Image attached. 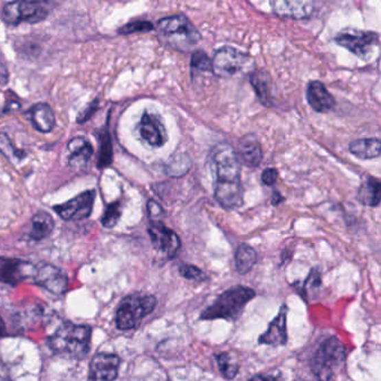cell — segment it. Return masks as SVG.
<instances>
[{
  "label": "cell",
  "instance_id": "obj_42",
  "mask_svg": "<svg viewBox=\"0 0 381 381\" xmlns=\"http://www.w3.org/2000/svg\"><path fill=\"white\" fill-rule=\"evenodd\" d=\"M0 381H3V378H1V380H0Z\"/></svg>",
  "mask_w": 381,
  "mask_h": 381
},
{
  "label": "cell",
  "instance_id": "obj_20",
  "mask_svg": "<svg viewBox=\"0 0 381 381\" xmlns=\"http://www.w3.org/2000/svg\"><path fill=\"white\" fill-rule=\"evenodd\" d=\"M67 149L69 151V164L76 169L86 165L94 152L90 140L83 136H76L69 140Z\"/></svg>",
  "mask_w": 381,
  "mask_h": 381
},
{
  "label": "cell",
  "instance_id": "obj_25",
  "mask_svg": "<svg viewBox=\"0 0 381 381\" xmlns=\"http://www.w3.org/2000/svg\"><path fill=\"white\" fill-rule=\"evenodd\" d=\"M381 185L379 180L375 177H368L361 185L358 197L362 204L368 206H378L380 203Z\"/></svg>",
  "mask_w": 381,
  "mask_h": 381
},
{
  "label": "cell",
  "instance_id": "obj_34",
  "mask_svg": "<svg viewBox=\"0 0 381 381\" xmlns=\"http://www.w3.org/2000/svg\"><path fill=\"white\" fill-rule=\"evenodd\" d=\"M179 272H181V277L186 278L188 280L203 281L206 278L204 272L194 265H181Z\"/></svg>",
  "mask_w": 381,
  "mask_h": 381
},
{
  "label": "cell",
  "instance_id": "obj_35",
  "mask_svg": "<svg viewBox=\"0 0 381 381\" xmlns=\"http://www.w3.org/2000/svg\"><path fill=\"white\" fill-rule=\"evenodd\" d=\"M99 101L95 99V101H92L86 108H85L83 112L78 116V124H83V123H86L87 121H90L91 117L93 116L94 114L96 113V110H99Z\"/></svg>",
  "mask_w": 381,
  "mask_h": 381
},
{
  "label": "cell",
  "instance_id": "obj_12",
  "mask_svg": "<svg viewBox=\"0 0 381 381\" xmlns=\"http://www.w3.org/2000/svg\"><path fill=\"white\" fill-rule=\"evenodd\" d=\"M148 233L150 236L153 247L165 254L168 258H174L181 247V238L172 231L165 227L160 220H150Z\"/></svg>",
  "mask_w": 381,
  "mask_h": 381
},
{
  "label": "cell",
  "instance_id": "obj_15",
  "mask_svg": "<svg viewBox=\"0 0 381 381\" xmlns=\"http://www.w3.org/2000/svg\"><path fill=\"white\" fill-rule=\"evenodd\" d=\"M138 128L142 140L152 147H161L168 140L165 125L156 114L144 112Z\"/></svg>",
  "mask_w": 381,
  "mask_h": 381
},
{
  "label": "cell",
  "instance_id": "obj_6",
  "mask_svg": "<svg viewBox=\"0 0 381 381\" xmlns=\"http://www.w3.org/2000/svg\"><path fill=\"white\" fill-rule=\"evenodd\" d=\"M156 307L157 299L153 295H128L117 308L115 317L117 329L122 331L135 329Z\"/></svg>",
  "mask_w": 381,
  "mask_h": 381
},
{
  "label": "cell",
  "instance_id": "obj_21",
  "mask_svg": "<svg viewBox=\"0 0 381 381\" xmlns=\"http://www.w3.org/2000/svg\"><path fill=\"white\" fill-rule=\"evenodd\" d=\"M236 155H238L240 163L245 164L247 167H258L263 158L261 144L258 143L256 137H243L238 143Z\"/></svg>",
  "mask_w": 381,
  "mask_h": 381
},
{
  "label": "cell",
  "instance_id": "obj_18",
  "mask_svg": "<svg viewBox=\"0 0 381 381\" xmlns=\"http://www.w3.org/2000/svg\"><path fill=\"white\" fill-rule=\"evenodd\" d=\"M306 99L310 106L318 113H327L336 105L334 96L331 95L323 84L319 81L309 83L306 90Z\"/></svg>",
  "mask_w": 381,
  "mask_h": 381
},
{
  "label": "cell",
  "instance_id": "obj_3",
  "mask_svg": "<svg viewBox=\"0 0 381 381\" xmlns=\"http://www.w3.org/2000/svg\"><path fill=\"white\" fill-rule=\"evenodd\" d=\"M255 291L247 286H233L222 292V295L213 301V304L201 313V320H215L224 319L235 321L243 313L246 304L255 298Z\"/></svg>",
  "mask_w": 381,
  "mask_h": 381
},
{
  "label": "cell",
  "instance_id": "obj_14",
  "mask_svg": "<svg viewBox=\"0 0 381 381\" xmlns=\"http://www.w3.org/2000/svg\"><path fill=\"white\" fill-rule=\"evenodd\" d=\"M120 358L115 354H96L91 360L89 379L91 381H115L119 375Z\"/></svg>",
  "mask_w": 381,
  "mask_h": 381
},
{
  "label": "cell",
  "instance_id": "obj_39",
  "mask_svg": "<svg viewBox=\"0 0 381 381\" xmlns=\"http://www.w3.org/2000/svg\"><path fill=\"white\" fill-rule=\"evenodd\" d=\"M8 79H10L8 69H7L6 66L3 65V64H0V84L1 85H6L8 83Z\"/></svg>",
  "mask_w": 381,
  "mask_h": 381
},
{
  "label": "cell",
  "instance_id": "obj_9",
  "mask_svg": "<svg viewBox=\"0 0 381 381\" xmlns=\"http://www.w3.org/2000/svg\"><path fill=\"white\" fill-rule=\"evenodd\" d=\"M95 197V190H87L67 202L53 206V210L64 221L85 220L92 214Z\"/></svg>",
  "mask_w": 381,
  "mask_h": 381
},
{
  "label": "cell",
  "instance_id": "obj_32",
  "mask_svg": "<svg viewBox=\"0 0 381 381\" xmlns=\"http://www.w3.org/2000/svg\"><path fill=\"white\" fill-rule=\"evenodd\" d=\"M152 29L153 25L149 21H135L122 26L119 29V34H121V35H131V34L148 33Z\"/></svg>",
  "mask_w": 381,
  "mask_h": 381
},
{
  "label": "cell",
  "instance_id": "obj_2",
  "mask_svg": "<svg viewBox=\"0 0 381 381\" xmlns=\"http://www.w3.org/2000/svg\"><path fill=\"white\" fill-rule=\"evenodd\" d=\"M92 328L64 322L51 334L47 343L51 352L63 357L82 359L90 352Z\"/></svg>",
  "mask_w": 381,
  "mask_h": 381
},
{
  "label": "cell",
  "instance_id": "obj_11",
  "mask_svg": "<svg viewBox=\"0 0 381 381\" xmlns=\"http://www.w3.org/2000/svg\"><path fill=\"white\" fill-rule=\"evenodd\" d=\"M34 282L53 295H63L69 288L67 274L56 265L47 262L36 265L33 277Z\"/></svg>",
  "mask_w": 381,
  "mask_h": 381
},
{
  "label": "cell",
  "instance_id": "obj_23",
  "mask_svg": "<svg viewBox=\"0 0 381 381\" xmlns=\"http://www.w3.org/2000/svg\"><path fill=\"white\" fill-rule=\"evenodd\" d=\"M381 143L379 138H360L349 145V151L362 160H371L380 155Z\"/></svg>",
  "mask_w": 381,
  "mask_h": 381
},
{
  "label": "cell",
  "instance_id": "obj_40",
  "mask_svg": "<svg viewBox=\"0 0 381 381\" xmlns=\"http://www.w3.org/2000/svg\"><path fill=\"white\" fill-rule=\"evenodd\" d=\"M249 381H279L277 378H274L272 376L257 375L254 376L252 379Z\"/></svg>",
  "mask_w": 381,
  "mask_h": 381
},
{
  "label": "cell",
  "instance_id": "obj_28",
  "mask_svg": "<svg viewBox=\"0 0 381 381\" xmlns=\"http://www.w3.org/2000/svg\"><path fill=\"white\" fill-rule=\"evenodd\" d=\"M192 167V161L186 154H174L165 164V171L172 177H179L186 174Z\"/></svg>",
  "mask_w": 381,
  "mask_h": 381
},
{
  "label": "cell",
  "instance_id": "obj_26",
  "mask_svg": "<svg viewBox=\"0 0 381 381\" xmlns=\"http://www.w3.org/2000/svg\"><path fill=\"white\" fill-rule=\"evenodd\" d=\"M270 76L263 71H255L251 75V84L255 90L259 101L264 105H270Z\"/></svg>",
  "mask_w": 381,
  "mask_h": 381
},
{
  "label": "cell",
  "instance_id": "obj_10",
  "mask_svg": "<svg viewBox=\"0 0 381 381\" xmlns=\"http://www.w3.org/2000/svg\"><path fill=\"white\" fill-rule=\"evenodd\" d=\"M249 57L236 48L225 46L215 53L211 60V72L218 77H231L246 65Z\"/></svg>",
  "mask_w": 381,
  "mask_h": 381
},
{
  "label": "cell",
  "instance_id": "obj_19",
  "mask_svg": "<svg viewBox=\"0 0 381 381\" xmlns=\"http://www.w3.org/2000/svg\"><path fill=\"white\" fill-rule=\"evenodd\" d=\"M26 115L34 128L41 133H51L56 125L54 110L46 103L33 105Z\"/></svg>",
  "mask_w": 381,
  "mask_h": 381
},
{
  "label": "cell",
  "instance_id": "obj_38",
  "mask_svg": "<svg viewBox=\"0 0 381 381\" xmlns=\"http://www.w3.org/2000/svg\"><path fill=\"white\" fill-rule=\"evenodd\" d=\"M277 179V169H273V167H270V169H266V170L262 174V181L265 185H273Z\"/></svg>",
  "mask_w": 381,
  "mask_h": 381
},
{
  "label": "cell",
  "instance_id": "obj_27",
  "mask_svg": "<svg viewBox=\"0 0 381 381\" xmlns=\"http://www.w3.org/2000/svg\"><path fill=\"white\" fill-rule=\"evenodd\" d=\"M235 263L238 273L246 274L252 270L256 263V252L252 247L249 245H240L236 251L235 256Z\"/></svg>",
  "mask_w": 381,
  "mask_h": 381
},
{
  "label": "cell",
  "instance_id": "obj_24",
  "mask_svg": "<svg viewBox=\"0 0 381 381\" xmlns=\"http://www.w3.org/2000/svg\"><path fill=\"white\" fill-rule=\"evenodd\" d=\"M99 158H97V167L105 169L110 167L113 161V144H112L111 134L108 131V124L99 133Z\"/></svg>",
  "mask_w": 381,
  "mask_h": 381
},
{
  "label": "cell",
  "instance_id": "obj_4",
  "mask_svg": "<svg viewBox=\"0 0 381 381\" xmlns=\"http://www.w3.org/2000/svg\"><path fill=\"white\" fill-rule=\"evenodd\" d=\"M157 29L163 40L177 51H190L201 40L198 29L186 16L174 15L160 19Z\"/></svg>",
  "mask_w": 381,
  "mask_h": 381
},
{
  "label": "cell",
  "instance_id": "obj_33",
  "mask_svg": "<svg viewBox=\"0 0 381 381\" xmlns=\"http://www.w3.org/2000/svg\"><path fill=\"white\" fill-rule=\"evenodd\" d=\"M192 71L211 72V60L204 51H196L192 56Z\"/></svg>",
  "mask_w": 381,
  "mask_h": 381
},
{
  "label": "cell",
  "instance_id": "obj_16",
  "mask_svg": "<svg viewBox=\"0 0 381 381\" xmlns=\"http://www.w3.org/2000/svg\"><path fill=\"white\" fill-rule=\"evenodd\" d=\"M273 12L282 19H309L314 12V0H270Z\"/></svg>",
  "mask_w": 381,
  "mask_h": 381
},
{
  "label": "cell",
  "instance_id": "obj_17",
  "mask_svg": "<svg viewBox=\"0 0 381 381\" xmlns=\"http://www.w3.org/2000/svg\"><path fill=\"white\" fill-rule=\"evenodd\" d=\"M286 316H288V308L282 306L279 313L273 321L270 322L265 334H262L258 339V343L262 345H286L288 343V330H286Z\"/></svg>",
  "mask_w": 381,
  "mask_h": 381
},
{
  "label": "cell",
  "instance_id": "obj_13",
  "mask_svg": "<svg viewBox=\"0 0 381 381\" xmlns=\"http://www.w3.org/2000/svg\"><path fill=\"white\" fill-rule=\"evenodd\" d=\"M36 265L15 259V258H0V282L16 286L30 278L33 279Z\"/></svg>",
  "mask_w": 381,
  "mask_h": 381
},
{
  "label": "cell",
  "instance_id": "obj_1",
  "mask_svg": "<svg viewBox=\"0 0 381 381\" xmlns=\"http://www.w3.org/2000/svg\"><path fill=\"white\" fill-rule=\"evenodd\" d=\"M216 167L215 197L225 209H238L243 206L244 190L240 182V163L236 151L229 144L215 146L211 152Z\"/></svg>",
  "mask_w": 381,
  "mask_h": 381
},
{
  "label": "cell",
  "instance_id": "obj_5",
  "mask_svg": "<svg viewBox=\"0 0 381 381\" xmlns=\"http://www.w3.org/2000/svg\"><path fill=\"white\" fill-rule=\"evenodd\" d=\"M345 361V348L336 336L324 340L315 352L312 371L319 381H332L336 372L343 369Z\"/></svg>",
  "mask_w": 381,
  "mask_h": 381
},
{
  "label": "cell",
  "instance_id": "obj_8",
  "mask_svg": "<svg viewBox=\"0 0 381 381\" xmlns=\"http://www.w3.org/2000/svg\"><path fill=\"white\" fill-rule=\"evenodd\" d=\"M336 42L361 60H368L376 48H378L379 36L378 34L372 32L345 28L336 35Z\"/></svg>",
  "mask_w": 381,
  "mask_h": 381
},
{
  "label": "cell",
  "instance_id": "obj_7",
  "mask_svg": "<svg viewBox=\"0 0 381 381\" xmlns=\"http://www.w3.org/2000/svg\"><path fill=\"white\" fill-rule=\"evenodd\" d=\"M49 0H15L3 6L1 17L5 24L17 26L21 23L36 24L46 19Z\"/></svg>",
  "mask_w": 381,
  "mask_h": 381
},
{
  "label": "cell",
  "instance_id": "obj_36",
  "mask_svg": "<svg viewBox=\"0 0 381 381\" xmlns=\"http://www.w3.org/2000/svg\"><path fill=\"white\" fill-rule=\"evenodd\" d=\"M147 210L150 220H159L160 217L163 214V210H162L161 206L154 200L148 201Z\"/></svg>",
  "mask_w": 381,
  "mask_h": 381
},
{
  "label": "cell",
  "instance_id": "obj_41",
  "mask_svg": "<svg viewBox=\"0 0 381 381\" xmlns=\"http://www.w3.org/2000/svg\"><path fill=\"white\" fill-rule=\"evenodd\" d=\"M5 331V325H3V319L0 318V334Z\"/></svg>",
  "mask_w": 381,
  "mask_h": 381
},
{
  "label": "cell",
  "instance_id": "obj_37",
  "mask_svg": "<svg viewBox=\"0 0 381 381\" xmlns=\"http://www.w3.org/2000/svg\"><path fill=\"white\" fill-rule=\"evenodd\" d=\"M321 284V277H320V272L318 270H312L311 273L309 274V278L306 279L305 290L318 289L319 286Z\"/></svg>",
  "mask_w": 381,
  "mask_h": 381
},
{
  "label": "cell",
  "instance_id": "obj_22",
  "mask_svg": "<svg viewBox=\"0 0 381 381\" xmlns=\"http://www.w3.org/2000/svg\"><path fill=\"white\" fill-rule=\"evenodd\" d=\"M32 228H30V240L33 241H43L44 238L51 236L54 231L55 222L51 218V215L47 212L39 211L32 218Z\"/></svg>",
  "mask_w": 381,
  "mask_h": 381
},
{
  "label": "cell",
  "instance_id": "obj_31",
  "mask_svg": "<svg viewBox=\"0 0 381 381\" xmlns=\"http://www.w3.org/2000/svg\"><path fill=\"white\" fill-rule=\"evenodd\" d=\"M121 215H122V206H121L120 201L112 202L105 209L104 214L101 219V223L106 229H112L120 221Z\"/></svg>",
  "mask_w": 381,
  "mask_h": 381
},
{
  "label": "cell",
  "instance_id": "obj_29",
  "mask_svg": "<svg viewBox=\"0 0 381 381\" xmlns=\"http://www.w3.org/2000/svg\"><path fill=\"white\" fill-rule=\"evenodd\" d=\"M216 360L220 373L224 378L234 379L236 377L238 370H240V366L236 361L233 360V358L229 352L217 354Z\"/></svg>",
  "mask_w": 381,
  "mask_h": 381
},
{
  "label": "cell",
  "instance_id": "obj_30",
  "mask_svg": "<svg viewBox=\"0 0 381 381\" xmlns=\"http://www.w3.org/2000/svg\"><path fill=\"white\" fill-rule=\"evenodd\" d=\"M0 153L10 161H14V160L21 161L27 156L24 151L16 149L15 145L10 140V137L3 132H0Z\"/></svg>",
  "mask_w": 381,
  "mask_h": 381
}]
</instances>
